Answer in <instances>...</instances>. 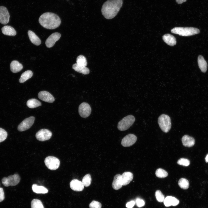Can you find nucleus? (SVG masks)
<instances>
[{
    "instance_id": "obj_10",
    "label": "nucleus",
    "mask_w": 208,
    "mask_h": 208,
    "mask_svg": "<svg viewBox=\"0 0 208 208\" xmlns=\"http://www.w3.org/2000/svg\"><path fill=\"white\" fill-rule=\"evenodd\" d=\"M79 113L80 116L83 118H87L90 115L91 109L90 105L87 103L83 102L79 105Z\"/></svg>"
},
{
    "instance_id": "obj_13",
    "label": "nucleus",
    "mask_w": 208,
    "mask_h": 208,
    "mask_svg": "<svg viewBox=\"0 0 208 208\" xmlns=\"http://www.w3.org/2000/svg\"><path fill=\"white\" fill-rule=\"evenodd\" d=\"M61 34L58 32H55L51 34L46 39L45 44L47 47L51 48L54 46L55 42L60 38Z\"/></svg>"
},
{
    "instance_id": "obj_40",
    "label": "nucleus",
    "mask_w": 208,
    "mask_h": 208,
    "mask_svg": "<svg viewBox=\"0 0 208 208\" xmlns=\"http://www.w3.org/2000/svg\"><path fill=\"white\" fill-rule=\"evenodd\" d=\"M135 202L134 200H131L127 203L126 206L128 208H132L134 205Z\"/></svg>"
},
{
    "instance_id": "obj_26",
    "label": "nucleus",
    "mask_w": 208,
    "mask_h": 208,
    "mask_svg": "<svg viewBox=\"0 0 208 208\" xmlns=\"http://www.w3.org/2000/svg\"><path fill=\"white\" fill-rule=\"evenodd\" d=\"M32 188L33 192L37 194H46L48 191V189L45 187L38 186L36 184L32 185Z\"/></svg>"
},
{
    "instance_id": "obj_22",
    "label": "nucleus",
    "mask_w": 208,
    "mask_h": 208,
    "mask_svg": "<svg viewBox=\"0 0 208 208\" xmlns=\"http://www.w3.org/2000/svg\"><path fill=\"white\" fill-rule=\"evenodd\" d=\"M162 38L164 42L170 46H172L176 44V38L172 35L166 34L163 36Z\"/></svg>"
},
{
    "instance_id": "obj_5",
    "label": "nucleus",
    "mask_w": 208,
    "mask_h": 208,
    "mask_svg": "<svg viewBox=\"0 0 208 208\" xmlns=\"http://www.w3.org/2000/svg\"><path fill=\"white\" fill-rule=\"evenodd\" d=\"M135 120V118L133 116L131 115H128L119 122L118 124V128L121 131L127 130L133 124Z\"/></svg>"
},
{
    "instance_id": "obj_27",
    "label": "nucleus",
    "mask_w": 208,
    "mask_h": 208,
    "mask_svg": "<svg viewBox=\"0 0 208 208\" xmlns=\"http://www.w3.org/2000/svg\"><path fill=\"white\" fill-rule=\"evenodd\" d=\"M33 75L32 71L30 70H27L23 73L21 76L19 81L20 83H23L27 80L30 78Z\"/></svg>"
},
{
    "instance_id": "obj_18",
    "label": "nucleus",
    "mask_w": 208,
    "mask_h": 208,
    "mask_svg": "<svg viewBox=\"0 0 208 208\" xmlns=\"http://www.w3.org/2000/svg\"><path fill=\"white\" fill-rule=\"evenodd\" d=\"M182 142L185 146L190 147L194 144L195 140L193 137L187 135H185L182 138Z\"/></svg>"
},
{
    "instance_id": "obj_32",
    "label": "nucleus",
    "mask_w": 208,
    "mask_h": 208,
    "mask_svg": "<svg viewBox=\"0 0 208 208\" xmlns=\"http://www.w3.org/2000/svg\"><path fill=\"white\" fill-rule=\"evenodd\" d=\"M91 181L92 179L90 175L89 174H87L83 177L82 182L84 186L88 187L90 185Z\"/></svg>"
},
{
    "instance_id": "obj_38",
    "label": "nucleus",
    "mask_w": 208,
    "mask_h": 208,
    "mask_svg": "<svg viewBox=\"0 0 208 208\" xmlns=\"http://www.w3.org/2000/svg\"><path fill=\"white\" fill-rule=\"evenodd\" d=\"M135 202L137 206L139 207H142L145 205L144 201L139 198H136Z\"/></svg>"
},
{
    "instance_id": "obj_41",
    "label": "nucleus",
    "mask_w": 208,
    "mask_h": 208,
    "mask_svg": "<svg viewBox=\"0 0 208 208\" xmlns=\"http://www.w3.org/2000/svg\"><path fill=\"white\" fill-rule=\"evenodd\" d=\"M187 0H176L177 3L179 4H181L185 2Z\"/></svg>"
},
{
    "instance_id": "obj_2",
    "label": "nucleus",
    "mask_w": 208,
    "mask_h": 208,
    "mask_svg": "<svg viewBox=\"0 0 208 208\" xmlns=\"http://www.w3.org/2000/svg\"><path fill=\"white\" fill-rule=\"evenodd\" d=\"M40 24L44 28L53 29L58 27L61 24V19L56 14L47 12L42 14L39 18Z\"/></svg>"
},
{
    "instance_id": "obj_15",
    "label": "nucleus",
    "mask_w": 208,
    "mask_h": 208,
    "mask_svg": "<svg viewBox=\"0 0 208 208\" xmlns=\"http://www.w3.org/2000/svg\"><path fill=\"white\" fill-rule=\"evenodd\" d=\"M70 188L75 191H81L84 189V186L82 181L77 179L72 180L70 183Z\"/></svg>"
},
{
    "instance_id": "obj_31",
    "label": "nucleus",
    "mask_w": 208,
    "mask_h": 208,
    "mask_svg": "<svg viewBox=\"0 0 208 208\" xmlns=\"http://www.w3.org/2000/svg\"><path fill=\"white\" fill-rule=\"evenodd\" d=\"M31 208H44L42 202L38 199H33L31 202Z\"/></svg>"
},
{
    "instance_id": "obj_21",
    "label": "nucleus",
    "mask_w": 208,
    "mask_h": 208,
    "mask_svg": "<svg viewBox=\"0 0 208 208\" xmlns=\"http://www.w3.org/2000/svg\"><path fill=\"white\" fill-rule=\"evenodd\" d=\"M11 71L13 73H15L19 72L23 68L22 65L16 60L12 61L10 64Z\"/></svg>"
},
{
    "instance_id": "obj_19",
    "label": "nucleus",
    "mask_w": 208,
    "mask_h": 208,
    "mask_svg": "<svg viewBox=\"0 0 208 208\" xmlns=\"http://www.w3.org/2000/svg\"><path fill=\"white\" fill-rule=\"evenodd\" d=\"M121 175L120 174L116 175L114 177L112 184L113 188L115 190H118L121 188L122 184L121 177Z\"/></svg>"
},
{
    "instance_id": "obj_20",
    "label": "nucleus",
    "mask_w": 208,
    "mask_h": 208,
    "mask_svg": "<svg viewBox=\"0 0 208 208\" xmlns=\"http://www.w3.org/2000/svg\"><path fill=\"white\" fill-rule=\"evenodd\" d=\"M28 35L31 42L36 45H40L41 41L39 37L32 31L29 30L27 32Z\"/></svg>"
},
{
    "instance_id": "obj_36",
    "label": "nucleus",
    "mask_w": 208,
    "mask_h": 208,
    "mask_svg": "<svg viewBox=\"0 0 208 208\" xmlns=\"http://www.w3.org/2000/svg\"><path fill=\"white\" fill-rule=\"evenodd\" d=\"M8 135L7 132L3 129L0 128V142L4 141Z\"/></svg>"
},
{
    "instance_id": "obj_1",
    "label": "nucleus",
    "mask_w": 208,
    "mask_h": 208,
    "mask_svg": "<svg viewBox=\"0 0 208 208\" xmlns=\"http://www.w3.org/2000/svg\"><path fill=\"white\" fill-rule=\"evenodd\" d=\"M122 4V0H107L102 5V14L107 19L113 18L117 14Z\"/></svg>"
},
{
    "instance_id": "obj_29",
    "label": "nucleus",
    "mask_w": 208,
    "mask_h": 208,
    "mask_svg": "<svg viewBox=\"0 0 208 208\" xmlns=\"http://www.w3.org/2000/svg\"><path fill=\"white\" fill-rule=\"evenodd\" d=\"M179 186L183 189H187L189 186V182L185 178L180 179L178 183Z\"/></svg>"
},
{
    "instance_id": "obj_8",
    "label": "nucleus",
    "mask_w": 208,
    "mask_h": 208,
    "mask_svg": "<svg viewBox=\"0 0 208 208\" xmlns=\"http://www.w3.org/2000/svg\"><path fill=\"white\" fill-rule=\"evenodd\" d=\"M35 118L31 116L23 120L18 125V130L20 131H23L29 129L34 124Z\"/></svg>"
},
{
    "instance_id": "obj_25",
    "label": "nucleus",
    "mask_w": 208,
    "mask_h": 208,
    "mask_svg": "<svg viewBox=\"0 0 208 208\" xmlns=\"http://www.w3.org/2000/svg\"><path fill=\"white\" fill-rule=\"evenodd\" d=\"M72 68L76 71L84 75L88 74L90 73V70L88 68L80 66L76 63L73 65Z\"/></svg>"
},
{
    "instance_id": "obj_7",
    "label": "nucleus",
    "mask_w": 208,
    "mask_h": 208,
    "mask_svg": "<svg viewBox=\"0 0 208 208\" xmlns=\"http://www.w3.org/2000/svg\"><path fill=\"white\" fill-rule=\"evenodd\" d=\"M44 163L47 167L51 170H55L59 167L60 161L56 157L49 156L46 157L44 161Z\"/></svg>"
},
{
    "instance_id": "obj_3",
    "label": "nucleus",
    "mask_w": 208,
    "mask_h": 208,
    "mask_svg": "<svg viewBox=\"0 0 208 208\" xmlns=\"http://www.w3.org/2000/svg\"><path fill=\"white\" fill-rule=\"evenodd\" d=\"M172 33L183 36H189L199 33L198 28L193 27H175L171 30Z\"/></svg>"
},
{
    "instance_id": "obj_35",
    "label": "nucleus",
    "mask_w": 208,
    "mask_h": 208,
    "mask_svg": "<svg viewBox=\"0 0 208 208\" xmlns=\"http://www.w3.org/2000/svg\"><path fill=\"white\" fill-rule=\"evenodd\" d=\"M177 163L179 165L187 166L189 165L190 161L187 159L181 158L177 161Z\"/></svg>"
},
{
    "instance_id": "obj_17",
    "label": "nucleus",
    "mask_w": 208,
    "mask_h": 208,
    "mask_svg": "<svg viewBox=\"0 0 208 208\" xmlns=\"http://www.w3.org/2000/svg\"><path fill=\"white\" fill-rule=\"evenodd\" d=\"M121 177L122 185H126L128 184L132 180L133 174L130 172H125L121 175Z\"/></svg>"
},
{
    "instance_id": "obj_9",
    "label": "nucleus",
    "mask_w": 208,
    "mask_h": 208,
    "mask_svg": "<svg viewBox=\"0 0 208 208\" xmlns=\"http://www.w3.org/2000/svg\"><path fill=\"white\" fill-rule=\"evenodd\" d=\"M52 135V132L46 129H42L38 131L36 137L37 140L41 141H44L50 139Z\"/></svg>"
},
{
    "instance_id": "obj_11",
    "label": "nucleus",
    "mask_w": 208,
    "mask_h": 208,
    "mask_svg": "<svg viewBox=\"0 0 208 208\" xmlns=\"http://www.w3.org/2000/svg\"><path fill=\"white\" fill-rule=\"evenodd\" d=\"M137 137L134 134H129L124 137L122 139L121 144L124 147H129L133 145L136 142Z\"/></svg>"
},
{
    "instance_id": "obj_14",
    "label": "nucleus",
    "mask_w": 208,
    "mask_h": 208,
    "mask_svg": "<svg viewBox=\"0 0 208 208\" xmlns=\"http://www.w3.org/2000/svg\"><path fill=\"white\" fill-rule=\"evenodd\" d=\"M38 97L41 100L48 103H52L55 101V99L52 95L46 91L39 92L38 93Z\"/></svg>"
},
{
    "instance_id": "obj_33",
    "label": "nucleus",
    "mask_w": 208,
    "mask_h": 208,
    "mask_svg": "<svg viewBox=\"0 0 208 208\" xmlns=\"http://www.w3.org/2000/svg\"><path fill=\"white\" fill-rule=\"evenodd\" d=\"M156 176L160 178H164L168 175V172L165 170L161 168L157 169L155 172Z\"/></svg>"
},
{
    "instance_id": "obj_24",
    "label": "nucleus",
    "mask_w": 208,
    "mask_h": 208,
    "mask_svg": "<svg viewBox=\"0 0 208 208\" xmlns=\"http://www.w3.org/2000/svg\"><path fill=\"white\" fill-rule=\"evenodd\" d=\"M198 66L201 71L203 73L206 72L207 69V64L203 56L199 55L198 58Z\"/></svg>"
},
{
    "instance_id": "obj_34",
    "label": "nucleus",
    "mask_w": 208,
    "mask_h": 208,
    "mask_svg": "<svg viewBox=\"0 0 208 208\" xmlns=\"http://www.w3.org/2000/svg\"><path fill=\"white\" fill-rule=\"evenodd\" d=\"M155 196L158 201L159 202H164L165 199L164 196L160 191L157 190L155 193Z\"/></svg>"
},
{
    "instance_id": "obj_23",
    "label": "nucleus",
    "mask_w": 208,
    "mask_h": 208,
    "mask_svg": "<svg viewBox=\"0 0 208 208\" xmlns=\"http://www.w3.org/2000/svg\"><path fill=\"white\" fill-rule=\"evenodd\" d=\"M3 34L5 35L14 36L16 34L15 29L12 27L6 25L3 26L1 29Z\"/></svg>"
},
{
    "instance_id": "obj_16",
    "label": "nucleus",
    "mask_w": 208,
    "mask_h": 208,
    "mask_svg": "<svg viewBox=\"0 0 208 208\" xmlns=\"http://www.w3.org/2000/svg\"><path fill=\"white\" fill-rule=\"evenodd\" d=\"M179 200L174 197L171 196H167L164 200V203L166 207L171 206H176L179 203Z\"/></svg>"
},
{
    "instance_id": "obj_4",
    "label": "nucleus",
    "mask_w": 208,
    "mask_h": 208,
    "mask_svg": "<svg viewBox=\"0 0 208 208\" xmlns=\"http://www.w3.org/2000/svg\"><path fill=\"white\" fill-rule=\"evenodd\" d=\"M158 123L161 130L167 133L170 130L171 127L170 117L168 115L163 114L158 118Z\"/></svg>"
},
{
    "instance_id": "obj_37",
    "label": "nucleus",
    "mask_w": 208,
    "mask_h": 208,
    "mask_svg": "<svg viewBox=\"0 0 208 208\" xmlns=\"http://www.w3.org/2000/svg\"><path fill=\"white\" fill-rule=\"evenodd\" d=\"M89 207L90 208H101L102 205L98 201L93 200L90 203Z\"/></svg>"
},
{
    "instance_id": "obj_39",
    "label": "nucleus",
    "mask_w": 208,
    "mask_h": 208,
    "mask_svg": "<svg viewBox=\"0 0 208 208\" xmlns=\"http://www.w3.org/2000/svg\"><path fill=\"white\" fill-rule=\"evenodd\" d=\"M5 198L4 193L3 189L0 187V202L2 201Z\"/></svg>"
},
{
    "instance_id": "obj_42",
    "label": "nucleus",
    "mask_w": 208,
    "mask_h": 208,
    "mask_svg": "<svg viewBox=\"0 0 208 208\" xmlns=\"http://www.w3.org/2000/svg\"><path fill=\"white\" fill-rule=\"evenodd\" d=\"M205 160L206 162H208V154L207 155L205 158Z\"/></svg>"
},
{
    "instance_id": "obj_12",
    "label": "nucleus",
    "mask_w": 208,
    "mask_h": 208,
    "mask_svg": "<svg viewBox=\"0 0 208 208\" xmlns=\"http://www.w3.org/2000/svg\"><path fill=\"white\" fill-rule=\"evenodd\" d=\"M10 15L7 8L3 6H0V23L5 25L9 21Z\"/></svg>"
},
{
    "instance_id": "obj_30",
    "label": "nucleus",
    "mask_w": 208,
    "mask_h": 208,
    "mask_svg": "<svg viewBox=\"0 0 208 208\" xmlns=\"http://www.w3.org/2000/svg\"><path fill=\"white\" fill-rule=\"evenodd\" d=\"M76 62V64L78 65L86 67L87 65V62L86 57L81 55L77 57Z\"/></svg>"
},
{
    "instance_id": "obj_28",
    "label": "nucleus",
    "mask_w": 208,
    "mask_h": 208,
    "mask_svg": "<svg viewBox=\"0 0 208 208\" xmlns=\"http://www.w3.org/2000/svg\"><path fill=\"white\" fill-rule=\"evenodd\" d=\"M27 106L30 108H34L41 105L40 102L35 99H29L27 102Z\"/></svg>"
},
{
    "instance_id": "obj_6",
    "label": "nucleus",
    "mask_w": 208,
    "mask_h": 208,
    "mask_svg": "<svg viewBox=\"0 0 208 208\" xmlns=\"http://www.w3.org/2000/svg\"><path fill=\"white\" fill-rule=\"evenodd\" d=\"M20 179L19 175L17 174H15L10 175L7 177L3 178L2 179V182L5 187L15 186L19 183Z\"/></svg>"
}]
</instances>
